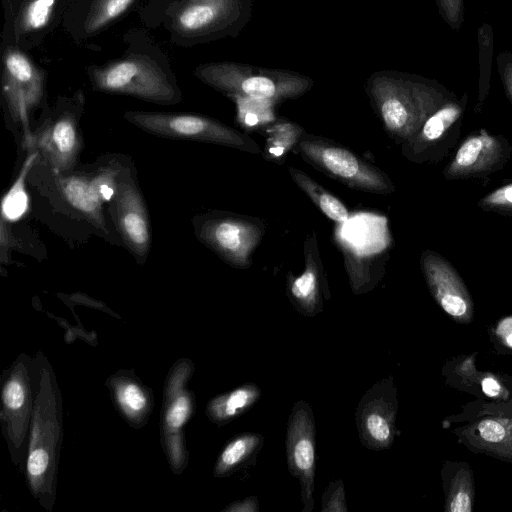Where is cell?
<instances>
[{"label":"cell","mask_w":512,"mask_h":512,"mask_svg":"<svg viewBox=\"0 0 512 512\" xmlns=\"http://www.w3.org/2000/svg\"><path fill=\"white\" fill-rule=\"evenodd\" d=\"M122 41L125 47L120 55L85 67L91 90L158 105L181 103L183 93L170 58L148 30L130 28Z\"/></svg>","instance_id":"obj_1"},{"label":"cell","mask_w":512,"mask_h":512,"mask_svg":"<svg viewBox=\"0 0 512 512\" xmlns=\"http://www.w3.org/2000/svg\"><path fill=\"white\" fill-rule=\"evenodd\" d=\"M135 11L143 27L160 30L168 42L190 48L231 32L238 0H144Z\"/></svg>","instance_id":"obj_2"},{"label":"cell","mask_w":512,"mask_h":512,"mask_svg":"<svg viewBox=\"0 0 512 512\" xmlns=\"http://www.w3.org/2000/svg\"><path fill=\"white\" fill-rule=\"evenodd\" d=\"M369 94L387 134L400 144L454 96L438 84L390 76L374 78Z\"/></svg>","instance_id":"obj_3"},{"label":"cell","mask_w":512,"mask_h":512,"mask_svg":"<svg viewBox=\"0 0 512 512\" xmlns=\"http://www.w3.org/2000/svg\"><path fill=\"white\" fill-rule=\"evenodd\" d=\"M85 107L82 89L60 95L53 106L46 105L24 148L38 153L37 164L52 174L74 171L83 149L80 119Z\"/></svg>","instance_id":"obj_4"},{"label":"cell","mask_w":512,"mask_h":512,"mask_svg":"<svg viewBox=\"0 0 512 512\" xmlns=\"http://www.w3.org/2000/svg\"><path fill=\"white\" fill-rule=\"evenodd\" d=\"M193 74L201 82L232 99L276 102L296 97L309 87V81L302 77L227 62L198 65Z\"/></svg>","instance_id":"obj_5"},{"label":"cell","mask_w":512,"mask_h":512,"mask_svg":"<svg viewBox=\"0 0 512 512\" xmlns=\"http://www.w3.org/2000/svg\"><path fill=\"white\" fill-rule=\"evenodd\" d=\"M2 97L10 118L23 129V146L31 137L30 118L46 106L47 72L10 40L2 38Z\"/></svg>","instance_id":"obj_6"},{"label":"cell","mask_w":512,"mask_h":512,"mask_svg":"<svg viewBox=\"0 0 512 512\" xmlns=\"http://www.w3.org/2000/svg\"><path fill=\"white\" fill-rule=\"evenodd\" d=\"M123 117L132 125L158 137L212 143L260 153V147L252 138L205 115L129 110Z\"/></svg>","instance_id":"obj_7"},{"label":"cell","mask_w":512,"mask_h":512,"mask_svg":"<svg viewBox=\"0 0 512 512\" xmlns=\"http://www.w3.org/2000/svg\"><path fill=\"white\" fill-rule=\"evenodd\" d=\"M126 164L119 156H111L88 171L53 174L57 195L73 212L109 236L104 204L112 200Z\"/></svg>","instance_id":"obj_8"},{"label":"cell","mask_w":512,"mask_h":512,"mask_svg":"<svg viewBox=\"0 0 512 512\" xmlns=\"http://www.w3.org/2000/svg\"><path fill=\"white\" fill-rule=\"evenodd\" d=\"M192 224L199 241L238 269L250 267L251 256L264 234V225L260 220L230 212L198 214L194 216Z\"/></svg>","instance_id":"obj_9"},{"label":"cell","mask_w":512,"mask_h":512,"mask_svg":"<svg viewBox=\"0 0 512 512\" xmlns=\"http://www.w3.org/2000/svg\"><path fill=\"white\" fill-rule=\"evenodd\" d=\"M297 149L311 165L350 188L384 195L395 191L385 173L327 139L304 135L300 137Z\"/></svg>","instance_id":"obj_10"},{"label":"cell","mask_w":512,"mask_h":512,"mask_svg":"<svg viewBox=\"0 0 512 512\" xmlns=\"http://www.w3.org/2000/svg\"><path fill=\"white\" fill-rule=\"evenodd\" d=\"M108 207L123 244L137 263L144 264L151 248V225L132 165L124 167Z\"/></svg>","instance_id":"obj_11"},{"label":"cell","mask_w":512,"mask_h":512,"mask_svg":"<svg viewBox=\"0 0 512 512\" xmlns=\"http://www.w3.org/2000/svg\"><path fill=\"white\" fill-rule=\"evenodd\" d=\"M2 38L25 51L39 47L62 24L71 0H1Z\"/></svg>","instance_id":"obj_12"},{"label":"cell","mask_w":512,"mask_h":512,"mask_svg":"<svg viewBox=\"0 0 512 512\" xmlns=\"http://www.w3.org/2000/svg\"><path fill=\"white\" fill-rule=\"evenodd\" d=\"M286 458L290 474L300 483L302 512L314 507L316 440L311 406L298 400L292 408L286 430Z\"/></svg>","instance_id":"obj_13"},{"label":"cell","mask_w":512,"mask_h":512,"mask_svg":"<svg viewBox=\"0 0 512 512\" xmlns=\"http://www.w3.org/2000/svg\"><path fill=\"white\" fill-rule=\"evenodd\" d=\"M467 104V96H452L401 144L402 154L415 163L437 162L456 144Z\"/></svg>","instance_id":"obj_14"},{"label":"cell","mask_w":512,"mask_h":512,"mask_svg":"<svg viewBox=\"0 0 512 512\" xmlns=\"http://www.w3.org/2000/svg\"><path fill=\"white\" fill-rule=\"evenodd\" d=\"M397 394L392 377L376 382L361 397L355 412L362 445L374 451L391 447L396 434Z\"/></svg>","instance_id":"obj_15"},{"label":"cell","mask_w":512,"mask_h":512,"mask_svg":"<svg viewBox=\"0 0 512 512\" xmlns=\"http://www.w3.org/2000/svg\"><path fill=\"white\" fill-rule=\"evenodd\" d=\"M512 156V146L503 135L480 129L458 147L443 175L446 180L485 178L500 171Z\"/></svg>","instance_id":"obj_16"},{"label":"cell","mask_w":512,"mask_h":512,"mask_svg":"<svg viewBox=\"0 0 512 512\" xmlns=\"http://www.w3.org/2000/svg\"><path fill=\"white\" fill-rule=\"evenodd\" d=\"M138 5L139 0H71L61 26L78 47L99 50L94 40Z\"/></svg>","instance_id":"obj_17"},{"label":"cell","mask_w":512,"mask_h":512,"mask_svg":"<svg viewBox=\"0 0 512 512\" xmlns=\"http://www.w3.org/2000/svg\"><path fill=\"white\" fill-rule=\"evenodd\" d=\"M420 266L437 304L455 321L470 322L474 316L473 300L452 263L435 251L425 250L420 257Z\"/></svg>","instance_id":"obj_18"},{"label":"cell","mask_w":512,"mask_h":512,"mask_svg":"<svg viewBox=\"0 0 512 512\" xmlns=\"http://www.w3.org/2000/svg\"><path fill=\"white\" fill-rule=\"evenodd\" d=\"M305 268L298 275H288L287 295L293 307L303 316L313 317L322 312L330 291L319 256L317 235L312 231L304 243Z\"/></svg>","instance_id":"obj_19"},{"label":"cell","mask_w":512,"mask_h":512,"mask_svg":"<svg viewBox=\"0 0 512 512\" xmlns=\"http://www.w3.org/2000/svg\"><path fill=\"white\" fill-rule=\"evenodd\" d=\"M260 396L261 389L257 384L246 383L211 399L206 412L211 421L223 425L248 411Z\"/></svg>","instance_id":"obj_20"},{"label":"cell","mask_w":512,"mask_h":512,"mask_svg":"<svg viewBox=\"0 0 512 512\" xmlns=\"http://www.w3.org/2000/svg\"><path fill=\"white\" fill-rule=\"evenodd\" d=\"M264 437L259 433H243L232 438L220 452L214 475L223 477L232 474L250 462L261 450Z\"/></svg>","instance_id":"obj_21"},{"label":"cell","mask_w":512,"mask_h":512,"mask_svg":"<svg viewBox=\"0 0 512 512\" xmlns=\"http://www.w3.org/2000/svg\"><path fill=\"white\" fill-rule=\"evenodd\" d=\"M288 171L298 187L328 218L339 223L346 222L349 219V212L344 204L310 176L294 167H288Z\"/></svg>","instance_id":"obj_22"},{"label":"cell","mask_w":512,"mask_h":512,"mask_svg":"<svg viewBox=\"0 0 512 512\" xmlns=\"http://www.w3.org/2000/svg\"><path fill=\"white\" fill-rule=\"evenodd\" d=\"M28 155L8 192L1 203V220L6 222L16 221L23 216L28 207V196L25 190V180L32 167L37 164L38 153L35 150H27Z\"/></svg>","instance_id":"obj_23"},{"label":"cell","mask_w":512,"mask_h":512,"mask_svg":"<svg viewBox=\"0 0 512 512\" xmlns=\"http://www.w3.org/2000/svg\"><path fill=\"white\" fill-rule=\"evenodd\" d=\"M474 438L480 447L512 458V419L487 418L480 421Z\"/></svg>","instance_id":"obj_24"},{"label":"cell","mask_w":512,"mask_h":512,"mask_svg":"<svg viewBox=\"0 0 512 512\" xmlns=\"http://www.w3.org/2000/svg\"><path fill=\"white\" fill-rule=\"evenodd\" d=\"M480 78L479 96L476 111H479L488 95L490 86L491 59L493 50V32L488 24H483L478 30Z\"/></svg>","instance_id":"obj_25"},{"label":"cell","mask_w":512,"mask_h":512,"mask_svg":"<svg viewBox=\"0 0 512 512\" xmlns=\"http://www.w3.org/2000/svg\"><path fill=\"white\" fill-rule=\"evenodd\" d=\"M473 480L471 474L461 470L454 477L446 499V511L471 512L473 506Z\"/></svg>","instance_id":"obj_26"},{"label":"cell","mask_w":512,"mask_h":512,"mask_svg":"<svg viewBox=\"0 0 512 512\" xmlns=\"http://www.w3.org/2000/svg\"><path fill=\"white\" fill-rule=\"evenodd\" d=\"M116 399L126 416L136 418L144 415L149 399L142 386L133 381H125L116 388Z\"/></svg>","instance_id":"obj_27"},{"label":"cell","mask_w":512,"mask_h":512,"mask_svg":"<svg viewBox=\"0 0 512 512\" xmlns=\"http://www.w3.org/2000/svg\"><path fill=\"white\" fill-rule=\"evenodd\" d=\"M477 206L486 212L512 216V182L483 196Z\"/></svg>","instance_id":"obj_28"},{"label":"cell","mask_w":512,"mask_h":512,"mask_svg":"<svg viewBox=\"0 0 512 512\" xmlns=\"http://www.w3.org/2000/svg\"><path fill=\"white\" fill-rule=\"evenodd\" d=\"M192 399L186 394L175 397L168 405L165 422L169 430H178L183 427L192 414Z\"/></svg>","instance_id":"obj_29"},{"label":"cell","mask_w":512,"mask_h":512,"mask_svg":"<svg viewBox=\"0 0 512 512\" xmlns=\"http://www.w3.org/2000/svg\"><path fill=\"white\" fill-rule=\"evenodd\" d=\"M344 484L341 479L331 482L322 495L321 512H347Z\"/></svg>","instance_id":"obj_30"},{"label":"cell","mask_w":512,"mask_h":512,"mask_svg":"<svg viewBox=\"0 0 512 512\" xmlns=\"http://www.w3.org/2000/svg\"><path fill=\"white\" fill-rule=\"evenodd\" d=\"M2 397L6 408L11 411L21 410L27 397L25 385L17 378L10 379L4 386Z\"/></svg>","instance_id":"obj_31"},{"label":"cell","mask_w":512,"mask_h":512,"mask_svg":"<svg viewBox=\"0 0 512 512\" xmlns=\"http://www.w3.org/2000/svg\"><path fill=\"white\" fill-rule=\"evenodd\" d=\"M439 12L444 21L454 30L463 22V0H436Z\"/></svg>","instance_id":"obj_32"},{"label":"cell","mask_w":512,"mask_h":512,"mask_svg":"<svg viewBox=\"0 0 512 512\" xmlns=\"http://www.w3.org/2000/svg\"><path fill=\"white\" fill-rule=\"evenodd\" d=\"M50 465L49 453L41 448L31 449L27 459V472L34 480L43 476Z\"/></svg>","instance_id":"obj_33"},{"label":"cell","mask_w":512,"mask_h":512,"mask_svg":"<svg viewBox=\"0 0 512 512\" xmlns=\"http://www.w3.org/2000/svg\"><path fill=\"white\" fill-rule=\"evenodd\" d=\"M498 63L505 93L512 103V56L509 53H502L499 56Z\"/></svg>","instance_id":"obj_34"},{"label":"cell","mask_w":512,"mask_h":512,"mask_svg":"<svg viewBox=\"0 0 512 512\" xmlns=\"http://www.w3.org/2000/svg\"><path fill=\"white\" fill-rule=\"evenodd\" d=\"M259 501L256 496H248L242 500L231 503L224 511L228 512H258Z\"/></svg>","instance_id":"obj_35"},{"label":"cell","mask_w":512,"mask_h":512,"mask_svg":"<svg viewBox=\"0 0 512 512\" xmlns=\"http://www.w3.org/2000/svg\"><path fill=\"white\" fill-rule=\"evenodd\" d=\"M495 333L506 347L512 349V316L502 318L497 323Z\"/></svg>","instance_id":"obj_36"},{"label":"cell","mask_w":512,"mask_h":512,"mask_svg":"<svg viewBox=\"0 0 512 512\" xmlns=\"http://www.w3.org/2000/svg\"><path fill=\"white\" fill-rule=\"evenodd\" d=\"M483 393L490 398H502L507 395L506 390L492 376H487L481 381Z\"/></svg>","instance_id":"obj_37"}]
</instances>
